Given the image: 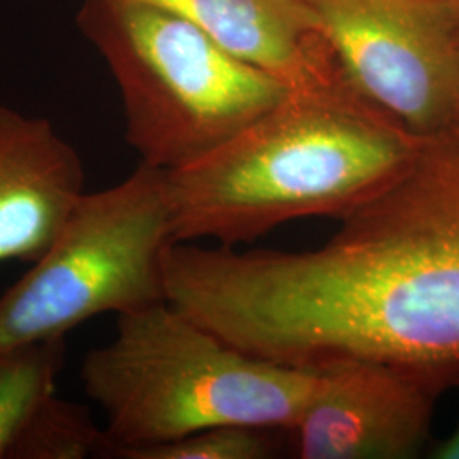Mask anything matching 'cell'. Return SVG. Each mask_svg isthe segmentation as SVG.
Here are the masks:
<instances>
[{"instance_id": "6da1fadb", "label": "cell", "mask_w": 459, "mask_h": 459, "mask_svg": "<svg viewBox=\"0 0 459 459\" xmlns=\"http://www.w3.org/2000/svg\"><path fill=\"white\" fill-rule=\"evenodd\" d=\"M341 221L303 252L174 242L165 299L267 361L375 359L459 383L458 140H426L400 179Z\"/></svg>"}, {"instance_id": "7a4b0ae2", "label": "cell", "mask_w": 459, "mask_h": 459, "mask_svg": "<svg viewBox=\"0 0 459 459\" xmlns=\"http://www.w3.org/2000/svg\"><path fill=\"white\" fill-rule=\"evenodd\" d=\"M426 140L347 82L290 91L191 164L165 172L174 242H254L308 216L342 220L400 179Z\"/></svg>"}, {"instance_id": "3957f363", "label": "cell", "mask_w": 459, "mask_h": 459, "mask_svg": "<svg viewBox=\"0 0 459 459\" xmlns=\"http://www.w3.org/2000/svg\"><path fill=\"white\" fill-rule=\"evenodd\" d=\"M83 390L106 419L111 458L221 426L295 424L318 369L247 354L167 301L117 316L83 358Z\"/></svg>"}, {"instance_id": "277c9868", "label": "cell", "mask_w": 459, "mask_h": 459, "mask_svg": "<svg viewBox=\"0 0 459 459\" xmlns=\"http://www.w3.org/2000/svg\"><path fill=\"white\" fill-rule=\"evenodd\" d=\"M75 22L116 83L140 164L174 170L244 130L291 91L195 24L125 0H82Z\"/></svg>"}, {"instance_id": "5b68a950", "label": "cell", "mask_w": 459, "mask_h": 459, "mask_svg": "<svg viewBox=\"0 0 459 459\" xmlns=\"http://www.w3.org/2000/svg\"><path fill=\"white\" fill-rule=\"evenodd\" d=\"M172 242L165 170L140 164L111 187L85 191L48 248L0 295V352L165 301Z\"/></svg>"}, {"instance_id": "8992f818", "label": "cell", "mask_w": 459, "mask_h": 459, "mask_svg": "<svg viewBox=\"0 0 459 459\" xmlns=\"http://www.w3.org/2000/svg\"><path fill=\"white\" fill-rule=\"evenodd\" d=\"M347 85L407 132L459 121V5L447 0H305Z\"/></svg>"}, {"instance_id": "52a82bcc", "label": "cell", "mask_w": 459, "mask_h": 459, "mask_svg": "<svg viewBox=\"0 0 459 459\" xmlns=\"http://www.w3.org/2000/svg\"><path fill=\"white\" fill-rule=\"evenodd\" d=\"M318 369V385L286 430L298 459H411L429 453L439 396L458 379L398 362L342 359Z\"/></svg>"}, {"instance_id": "ba28073f", "label": "cell", "mask_w": 459, "mask_h": 459, "mask_svg": "<svg viewBox=\"0 0 459 459\" xmlns=\"http://www.w3.org/2000/svg\"><path fill=\"white\" fill-rule=\"evenodd\" d=\"M85 193V167L53 123L0 104V264H31Z\"/></svg>"}, {"instance_id": "9c48e42d", "label": "cell", "mask_w": 459, "mask_h": 459, "mask_svg": "<svg viewBox=\"0 0 459 459\" xmlns=\"http://www.w3.org/2000/svg\"><path fill=\"white\" fill-rule=\"evenodd\" d=\"M181 17L291 91L345 82L305 0H125Z\"/></svg>"}, {"instance_id": "30bf717a", "label": "cell", "mask_w": 459, "mask_h": 459, "mask_svg": "<svg viewBox=\"0 0 459 459\" xmlns=\"http://www.w3.org/2000/svg\"><path fill=\"white\" fill-rule=\"evenodd\" d=\"M65 352V339L0 352V459H16L34 417L56 394Z\"/></svg>"}, {"instance_id": "8fae6325", "label": "cell", "mask_w": 459, "mask_h": 459, "mask_svg": "<svg viewBox=\"0 0 459 459\" xmlns=\"http://www.w3.org/2000/svg\"><path fill=\"white\" fill-rule=\"evenodd\" d=\"M111 458L104 427L81 403L49 396L17 447L16 459Z\"/></svg>"}, {"instance_id": "7c38bea8", "label": "cell", "mask_w": 459, "mask_h": 459, "mask_svg": "<svg viewBox=\"0 0 459 459\" xmlns=\"http://www.w3.org/2000/svg\"><path fill=\"white\" fill-rule=\"evenodd\" d=\"M274 429L221 426L197 430L172 443L133 451L125 459H265L278 451Z\"/></svg>"}, {"instance_id": "4fadbf2b", "label": "cell", "mask_w": 459, "mask_h": 459, "mask_svg": "<svg viewBox=\"0 0 459 459\" xmlns=\"http://www.w3.org/2000/svg\"><path fill=\"white\" fill-rule=\"evenodd\" d=\"M427 456L432 459H459V420L456 429L446 439L430 446Z\"/></svg>"}, {"instance_id": "5bb4252c", "label": "cell", "mask_w": 459, "mask_h": 459, "mask_svg": "<svg viewBox=\"0 0 459 459\" xmlns=\"http://www.w3.org/2000/svg\"><path fill=\"white\" fill-rule=\"evenodd\" d=\"M449 136H453V138H455V140H458V142H459V121H458V125H456V126H455V130H453V132H451V134H449Z\"/></svg>"}, {"instance_id": "9a60e30c", "label": "cell", "mask_w": 459, "mask_h": 459, "mask_svg": "<svg viewBox=\"0 0 459 459\" xmlns=\"http://www.w3.org/2000/svg\"><path fill=\"white\" fill-rule=\"evenodd\" d=\"M447 2H451V4H455V5H459V0H447Z\"/></svg>"}]
</instances>
